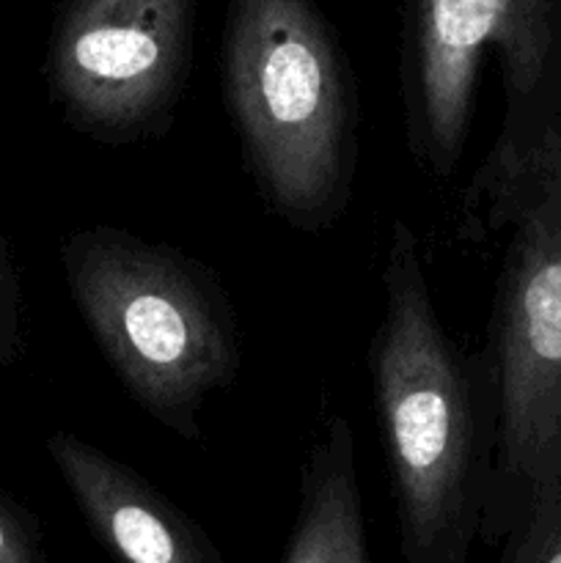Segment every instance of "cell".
<instances>
[{"label": "cell", "instance_id": "5b68a950", "mask_svg": "<svg viewBox=\"0 0 561 563\" xmlns=\"http://www.w3.org/2000/svg\"><path fill=\"white\" fill-rule=\"evenodd\" d=\"M509 225L487 352L495 443L479 539L515 548L561 504V225L534 203L487 214L476 234Z\"/></svg>", "mask_w": 561, "mask_h": 563}, {"label": "cell", "instance_id": "7a4b0ae2", "mask_svg": "<svg viewBox=\"0 0 561 563\" xmlns=\"http://www.w3.org/2000/svg\"><path fill=\"white\" fill-rule=\"evenodd\" d=\"M229 119L258 196L302 234L344 214L358 170V86L314 0H229Z\"/></svg>", "mask_w": 561, "mask_h": 563}, {"label": "cell", "instance_id": "6da1fadb", "mask_svg": "<svg viewBox=\"0 0 561 563\" xmlns=\"http://www.w3.org/2000/svg\"><path fill=\"white\" fill-rule=\"evenodd\" d=\"M369 350L405 563H468L493 471V361L449 339L405 220L391 229Z\"/></svg>", "mask_w": 561, "mask_h": 563}, {"label": "cell", "instance_id": "7c38bea8", "mask_svg": "<svg viewBox=\"0 0 561 563\" xmlns=\"http://www.w3.org/2000/svg\"><path fill=\"white\" fill-rule=\"evenodd\" d=\"M16 341V289L9 262L0 253V352L11 350Z\"/></svg>", "mask_w": 561, "mask_h": 563}, {"label": "cell", "instance_id": "30bf717a", "mask_svg": "<svg viewBox=\"0 0 561 563\" xmlns=\"http://www.w3.org/2000/svg\"><path fill=\"white\" fill-rule=\"evenodd\" d=\"M0 563H44L36 520L0 495Z\"/></svg>", "mask_w": 561, "mask_h": 563}, {"label": "cell", "instance_id": "9c48e42d", "mask_svg": "<svg viewBox=\"0 0 561 563\" xmlns=\"http://www.w3.org/2000/svg\"><path fill=\"white\" fill-rule=\"evenodd\" d=\"M512 203H534L561 225V115L520 163L468 185L465 229L476 234L487 214Z\"/></svg>", "mask_w": 561, "mask_h": 563}, {"label": "cell", "instance_id": "277c9868", "mask_svg": "<svg viewBox=\"0 0 561 563\" xmlns=\"http://www.w3.org/2000/svg\"><path fill=\"white\" fill-rule=\"evenodd\" d=\"M501 66L498 135L471 181L520 163L561 115V0H407L399 91L405 137L427 174L465 154L484 55Z\"/></svg>", "mask_w": 561, "mask_h": 563}, {"label": "cell", "instance_id": "8fae6325", "mask_svg": "<svg viewBox=\"0 0 561 563\" xmlns=\"http://www.w3.org/2000/svg\"><path fill=\"white\" fill-rule=\"evenodd\" d=\"M498 563H561V504L534 537L501 550Z\"/></svg>", "mask_w": 561, "mask_h": 563}, {"label": "cell", "instance_id": "8992f818", "mask_svg": "<svg viewBox=\"0 0 561 563\" xmlns=\"http://www.w3.org/2000/svg\"><path fill=\"white\" fill-rule=\"evenodd\" d=\"M196 0H66L47 80L72 130L105 146L163 137L190 77Z\"/></svg>", "mask_w": 561, "mask_h": 563}, {"label": "cell", "instance_id": "52a82bcc", "mask_svg": "<svg viewBox=\"0 0 561 563\" xmlns=\"http://www.w3.org/2000/svg\"><path fill=\"white\" fill-rule=\"evenodd\" d=\"M82 520L116 563H223L220 550L168 495L72 432L47 440Z\"/></svg>", "mask_w": 561, "mask_h": 563}, {"label": "cell", "instance_id": "ba28073f", "mask_svg": "<svg viewBox=\"0 0 561 563\" xmlns=\"http://www.w3.org/2000/svg\"><path fill=\"white\" fill-rule=\"evenodd\" d=\"M278 563H374L355 467V434L330 416L308 449L300 500Z\"/></svg>", "mask_w": 561, "mask_h": 563}, {"label": "cell", "instance_id": "3957f363", "mask_svg": "<svg viewBox=\"0 0 561 563\" xmlns=\"http://www.w3.org/2000/svg\"><path fill=\"white\" fill-rule=\"evenodd\" d=\"M66 284L121 388L160 427L201 438V412L242 368L240 324L218 275L168 242L116 225L61 247Z\"/></svg>", "mask_w": 561, "mask_h": 563}]
</instances>
